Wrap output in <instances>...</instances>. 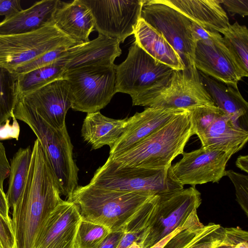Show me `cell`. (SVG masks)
Returning <instances> with one entry per match:
<instances>
[{"label":"cell","mask_w":248,"mask_h":248,"mask_svg":"<svg viewBox=\"0 0 248 248\" xmlns=\"http://www.w3.org/2000/svg\"><path fill=\"white\" fill-rule=\"evenodd\" d=\"M55 175L39 140L32 148L26 183L12 208L15 248H33L50 214L63 200Z\"/></svg>","instance_id":"6da1fadb"},{"label":"cell","mask_w":248,"mask_h":248,"mask_svg":"<svg viewBox=\"0 0 248 248\" xmlns=\"http://www.w3.org/2000/svg\"><path fill=\"white\" fill-rule=\"evenodd\" d=\"M154 195L94 186H78L67 200L77 207L82 220L124 232L128 223Z\"/></svg>","instance_id":"7a4b0ae2"},{"label":"cell","mask_w":248,"mask_h":248,"mask_svg":"<svg viewBox=\"0 0 248 248\" xmlns=\"http://www.w3.org/2000/svg\"><path fill=\"white\" fill-rule=\"evenodd\" d=\"M192 135L189 111L186 109L128 150L108 158L121 167L169 168Z\"/></svg>","instance_id":"3957f363"},{"label":"cell","mask_w":248,"mask_h":248,"mask_svg":"<svg viewBox=\"0 0 248 248\" xmlns=\"http://www.w3.org/2000/svg\"><path fill=\"white\" fill-rule=\"evenodd\" d=\"M13 114L26 124L39 140L59 184L61 195L67 199L78 186V169L73 159V146L66 126L56 129L34 110L16 101Z\"/></svg>","instance_id":"277c9868"},{"label":"cell","mask_w":248,"mask_h":248,"mask_svg":"<svg viewBox=\"0 0 248 248\" xmlns=\"http://www.w3.org/2000/svg\"><path fill=\"white\" fill-rule=\"evenodd\" d=\"M202 203L201 193L191 186L158 195L148 225L138 243L149 248L176 228H200L197 210Z\"/></svg>","instance_id":"5b68a950"},{"label":"cell","mask_w":248,"mask_h":248,"mask_svg":"<svg viewBox=\"0 0 248 248\" xmlns=\"http://www.w3.org/2000/svg\"><path fill=\"white\" fill-rule=\"evenodd\" d=\"M133 106L188 109L200 106H216L201 81L195 65L173 70L160 83L131 96Z\"/></svg>","instance_id":"8992f818"},{"label":"cell","mask_w":248,"mask_h":248,"mask_svg":"<svg viewBox=\"0 0 248 248\" xmlns=\"http://www.w3.org/2000/svg\"><path fill=\"white\" fill-rule=\"evenodd\" d=\"M90 184L113 190L160 195L184 188L173 177L170 167L154 169L121 167L109 158L94 172Z\"/></svg>","instance_id":"52a82bcc"},{"label":"cell","mask_w":248,"mask_h":248,"mask_svg":"<svg viewBox=\"0 0 248 248\" xmlns=\"http://www.w3.org/2000/svg\"><path fill=\"white\" fill-rule=\"evenodd\" d=\"M115 67L91 66L66 71L63 78L69 84L71 108L88 113L105 107L116 93Z\"/></svg>","instance_id":"ba28073f"},{"label":"cell","mask_w":248,"mask_h":248,"mask_svg":"<svg viewBox=\"0 0 248 248\" xmlns=\"http://www.w3.org/2000/svg\"><path fill=\"white\" fill-rule=\"evenodd\" d=\"M78 44L54 24L29 33L0 35V67L12 72L49 51Z\"/></svg>","instance_id":"9c48e42d"},{"label":"cell","mask_w":248,"mask_h":248,"mask_svg":"<svg viewBox=\"0 0 248 248\" xmlns=\"http://www.w3.org/2000/svg\"><path fill=\"white\" fill-rule=\"evenodd\" d=\"M140 18L162 35L177 53L185 68L195 65L197 41L189 19L157 0H144Z\"/></svg>","instance_id":"30bf717a"},{"label":"cell","mask_w":248,"mask_h":248,"mask_svg":"<svg viewBox=\"0 0 248 248\" xmlns=\"http://www.w3.org/2000/svg\"><path fill=\"white\" fill-rule=\"evenodd\" d=\"M115 92L139 94L170 77L173 69L154 59L134 42L128 55L115 65Z\"/></svg>","instance_id":"8fae6325"},{"label":"cell","mask_w":248,"mask_h":248,"mask_svg":"<svg viewBox=\"0 0 248 248\" xmlns=\"http://www.w3.org/2000/svg\"><path fill=\"white\" fill-rule=\"evenodd\" d=\"M90 10L99 34L123 43L134 34L144 0H80Z\"/></svg>","instance_id":"7c38bea8"},{"label":"cell","mask_w":248,"mask_h":248,"mask_svg":"<svg viewBox=\"0 0 248 248\" xmlns=\"http://www.w3.org/2000/svg\"><path fill=\"white\" fill-rule=\"evenodd\" d=\"M182 155V158L171 166V171L182 186H191L218 182L225 176L226 164L232 156L223 151L202 146Z\"/></svg>","instance_id":"4fadbf2b"},{"label":"cell","mask_w":248,"mask_h":248,"mask_svg":"<svg viewBox=\"0 0 248 248\" xmlns=\"http://www.w3.org/2000/svg\"><path fill=\"white\" fill-rule=\"evenodd\" d=\"M18 101L34 110L49 125L62 129L71 107L69 84L64 79L53 81L26 94H17Z\"/></svg>","instance_id":"5bb4252c"},{"label":"cell","mask_w":248,"mask_h":248,"mask_svg":"<svg viewBox=\"0 0 248 248\" xmlns=\"http://www.w3.org/2000/svg\"><path fill=\"white\" fill-rule=\"evenodd\" d=\"M82 220L77 206L63 201L50 214L33 248H75V240Z\"/></svg>","instance_id":"9a60e30c"},{"label":"cell","mask_w":248,"mask_h":248,"mask_svg":"<svg viewBox=\"0 0 248 248\" xmlns=\"http://www.w3.org/2000/svg\"><path fill=\"white\" fill-rule=\"evenodd\" d=\"M194 62L198 71L235 87L245 77L225 46L223 37L216 41H197Z\"/></svg>","instance_id":"2e32d148"},{"label":"cell","mask_w":248,"mask_h":248,"mask_svg":"<svg viewBox=\"0 0 248 248\" xmlns=\"http://www.w3.org/2000/svg\"><path fill=\"white\" fill-rule=\"evenodd\" d=\"M120 42L101 34L95 39L68 48L58 60L65 71L80 67L112 65L122 53Z\"/></svg>","instance_id":"e0dca14e"},{"label":"cell","mask_w":248,"mask_h":248,"mask_svg":"<svg viewBox=\"0 0 248 248\" xmlns=\"http://www.w3.org/2000/svg\"><path fill=\"white\" fill-rule=\"evenodd\" d=\"M186 109L146 107L128 118V124L109 155L120 154L133 147L172 120Z\"/></svg>","instance_id":"ac0fdd59"},{"label":"cell","mask_w":248,"mask_h":248,"mask_svg":"<svg viewBox=\"0 0 248 248\" xmlns=\"http://www.w3.org/2000/svg\"><path fill=\"white\" fill-rule=\"evenodd\" d=\"M178 11L203 29L222 34L231 24L221 0H157Z\"/></svg>","instance_id":"d6986e66"},{"label":"cell","mask_w":248,"mask_h":248,"mask_svg":"<svg viewBox=\"0 0 248 248\" xmlns=\"http://www.w3.org/2000/svg\"><path fill=\"white\" fill-rule=\"evenodd\" d=\"M59 0H43L19 11L0 22V35L29 33L54 24Z\"/></svg>","instance_id":"ffe728a7"},{"label":"cell","mask_w":248,"mask_h":248,"mask_svg":"<svg viewBox=\"0 0 248 248\" xmlns=\"http://www.w3.org/2000/svg\"><path fill=\"white\" fill-rule=\"evenodd\" d=\"M200 140L202 147L221 151L232 156L247 142L248 131L224 113L212 123Z\"/></svg>","instance_id":"44dd1931"},{"label":"cell","mask_w":248,"mask_h":248,"mask_svg":"<svg viewBox=\"0 0 248 248\" xmlns=\"http://www.w3.org/2000/svg\"><path fill=\"white\" fill-rule=\"evenodd\" d=\"M54 24L78 44L88 42L89 36L94 28L93 16L80 0L69 2L60 0L54 16Z\"/></svg>","instance_id":"7402d4cb"},{"label":"cell","mask_w":248,"mask_h":248,"mask_svg":"<svg viewBox=\"0 0 248 248\" xmlns=\"http://www.w3.org/2000/svg\"><path fill=\"white\" fill-rule=\"evenodd\" d=\"M128 123V118H110L99 111L88 113L83 122L81 136L92 149L96 150L105 145L111 149L124 132Z\"/></svg>","instance_id":"603a6c76"},{"label":"cell","mask_w":248,"mask_h":248,"mask_svg":"<svg viewBox=\"0 0 248 248\" xmlns=\"http://www.w3.org/2000/svg\"><path fill=\"white\" fill-rule=\"evenodd\" d=\"M198 71L201 81L215 105L230 115L239 125L241 120L247 125L248 103L238 87L226 84Z\"/></svg>","instance_id":"cb8c5ba5"},{"label":"cell","mask_w":248,"mask_h":248,"mask_svg":"<svg viewBox=\"0 0 248 248\" xmlns=\"http://www.w3.org/2000/svg\"><path fill=\"white\" fill-rule=\"evenodd\" d=\"M135 42L150 56L173 70L185 66L179 56L162 35L140 18L136 26Z\"/></svg>","instance_id":"d4e9b609"},{"label":"cell","mask_w":248,"mask_h":248,"mask_svg":"<svg viewBox=\"0 0 248 248\" xmlns=\"http://www.w3.org/2000/svg\"><path fill=\"white\" fill-rule=\"evenodd\" d=\"M224 228L209 223L197 233L187 232L173 237L164 248H213L221 242Z\"/></svg>","instance_id":"484cf974"},{"label":"cell","mask_w":248,"mask_h":248,"mask_svg":"<svg viewBox=\"0 0 248 248\" xmlns=\"http://www.w3.org/2000/svg\"><path fill=\"white\" fill-rule=\"evenodd\" d=\"M32 154L30 146L20 148L11 160L9 186L6 194L9 208L16 204L24 188Z\"/></svg>","instance_id":"4316f807"},{"label":"cell","mask_w":248,"mask_h":248,"mask_svg":"<svg viewBox=\"0 0 248 248\" xmlns=\"http://www.w3.org/2000/svg\"><path fill=\"white\" fill-rule=\"evenodd\" d=\"M65 68L58 60L47 65L20 74L16 78L17 94H26L57 79L63 78Z\"/></svg>","instance_id":"83f0119b"},{"label":"cell","mask_w":248,"mask_h":248,"mask_svg":"<svg viewBox=\"0 0 248 248\" xmlns=\"http://www.w3.org/2000/svg\"><path fill=\"white\" fill-rule=\"evenodd\" d=\"M223 42L245 77L248 76V30L238 22L223 34Z\"/></svg>","instance_id":"f1b7e54d"},{"label":"cell","mask_w":248,"mask_h":248,"mask_svg":"<svg viewBox=\"0 0 248 248\" xmlns=\"http://www.w3.org/2000/svg\"><path fill=\"white\" fill-rule=\"evenodd\" d=\"M17 77L8 70L0 67V126L11 118L17 98Z\"/></svg>","instance_id":"f546056e"},{"label":"cell","mask_w":248,"mask_h":248,"mask_svg":"<svg viewBox=\"0 0 248 248\" xmlns=\"http://www.w3.org/2000/svg\"><path fill=\"white\" fill-rule=\"evenodd\" d=\"M111 232L103 225L82 219L76 237L75 248H99Z\"/></svg>","instance_id":"4dcf8cb0"},{"label":"cell","mask_w":248,"mask_h":248,"mask_svg":"<svg viewBox=\"0 0 248 248\" xmlns=\"http://www.w3.org/2000/svg\"><path fill=\"white\" fill-rule=\"evenodd\" d=\"M189 111L193 135L199 139L212 123L225 113L216 106H200L187 109Z\"/></svg>","instance_id":"1f68e13d"},{"label":"cell","mask_w":248,"mask_h":248,"mask_svg":"<svg viewBox=\"0 0 248 248\" xmlns=\"http://www.w3.org/2000/svg\"><path fill=\"white\" fill-rule=\"evenodd\" d=\"M68 48L69 47H61L49 51L36 59L15 69L11 72L17 77L20 74L52 63L57 61Z\"/></svg>","instance_id":"d6a6232c"},{"label":"cell","mask_w":248,"mask_h":248,"mask_svg":"<svg viewBox=\"0 0 248 248\" xmlns=\"http://www.w3.org/2000/svg\"><path fill=\"white\" fill-rule=\"evenodd\" d=\"M225 176H228L233 183L235 190L236 201L248 217V177L232 170H225Z\"/></svg>","instance_id":"836d02e7"},{"label":"cell","mask_w":248,"mask_h":248,"mask_svg":"<svg viewBox=\"0 0 248 248\" xmlns=\"http://www.w3.org/2000/svg\"><path fill=\"white\" fill-rule=\"evenodd\" d=\"M213 248H248V232L240 228H224L223 237Z\"/></svg>","instance_id":"e575fe53"},{"label":"cell","mask_w":248,"mask_h":248,"mask_svg":"<svg viewBox=\"0 0 248 248\" xmlns=\"http://www.w3.org/2000/svg\"><path fill=\"white\" fill-rule=\"evenodd\" d=\"M0 242L3 248H15V238L11 222L0 214Z\"/></svg>","instance_id":"d590c367"},{"label":"cell","mask_w":248,"mask_h":248,"mask_svg":"<svg viewBox=\"0 0 248 248\" xmlns=\"http://www.w3.org/2000/svg\"><path fill=\"white\" fill-rule=\"evenodd\" d=\"M221 4L232 16H248V0H221Z\"/></svg>","instance_id":"8d00e7d4"},{"label":"cell","mask_w":248,"mask_h":248,"mask_svg":"<svg viewBox=\"0 0 248 248\" xmlns=\"http://www.w3.org/2000/svg\"><path fill=\"white\" fill-rule=\"evenodd\" d=\"M191 28L194 38L197 42L198 41H216L222 37L220 33L206 30L192 22H191Z\"/></svg>","instance_id":"74e56055"},{"label":"cell","mask_w":248,"mask_h":248,"mask_svg":"<svg viewBox=\"0 0 248 248\" xmlns=\"http://www.w3.org/2000/svg\"><path fill=\"white\" fill-rule=\"evenodd\" d=\"M20 2L18 0H0V16L7 18L21 11Z\"/></svg>","instance_id":"f35d334b"},{"label":"cell","mask_w":248,"mask_h":248,"mask_svg":"<svg viewBox=\"0 0 248 248\" xmlns=\"http://www.w3.org/2000/svg\"><path fill=\"white\" fill-rule=\"evenodd\" d=\"M13 124L12 125L9 124L10 120L7 121L0 128V139H7L9 138H14L18 139L19 134V127L17 123L16 119L14 117L12 118Z\"/></svg>","instance_id":"ab89813d"},{"label":"cell","mask_w":248,"mask_h":248,"mask_svg":"<svg viewBox=\"0 0 248 248\" xmlns=\"http://www.w3.org/2000/svg\"><path fill=\"white\" fill-rule=\"evenodd\" d=\"M10 169L4 146L0 141V187L2 190L4 181L9 175Z\"/></svg>","instance_id":"60d3db41"},{"label":"cell","mask_w":248,"mask_h":248,"mask_svg":"<svg viewBox=\"0 0 248 248\" xmlns=\"http://www.w3.org/2000/svg\"><path fill=\"white\" fill-rule=\"evenodd\" d=\"M124 234V232H111L104 240L99 248H117Z\"/></svg>","instance_id":"b9f144b4"},{"label":"cell","mask_w":248,"mask_h":248,"mask_svg":"<svg viewBox=\"0 0 248 248\" xmlns=\"http://www.w3.org/2000/svg\"><path fill=\"white\" fill-rule=\"evenodd\" d=\"M9 209L6 194L4 190L0 187V214L6 220L11 222V219L9 216Z\"/></svg>","instance_id":"7bdbcfd3"},{"label":"cell","mask_w":248,"mask_h":248,"mask_svg":"<svg viewBox=\"0 0 248 248\" xmlns=\"http://www.w3.org/2000/svg\"><path fill=\"white\" fill-rule=\"evenodd\" d=\"M185 229H184L183 228L181 227L176 228L171 232L163 237L159 241L157 242L154 245H153L149 248H163L165 247V246L167 244V243L173 236H174L177 233H178L179 232Z\"/></svg>","instance_id":"ee69618b"},{"label":"cell","mask_w":248,"mask_h":248,"mask_svg":"<svg viewBox=\"0 0 248 248\" xmlns=\"http://www.w3.org/2000/svg\"><path fill=\"white\" fill-rule=\"evenodd\" d=\"M236 166L242 170L248 172V156L239 155L235 162Z\"/></svg>","instance_id":"f6af8a7d"},{"label":"cell","mask_w":248,"mask_h":248,"mask_svg":"<svg viewBox=\"0 0 248 248\" xmlns=\"http://www.w3.org/2000/svg\"><path fill=\"white\" fill-rule=\"evenodd\" d=\"M127 248H141V247L137 243L134 242Z\"/></svg>","instance_id":"bcb514c9"},{"label":"cell","mask_w":248,"mask_h":248,"mask_svg":"<svg viewBox=\"0 0 248 248\" xmlns=\"http://www.w3.org/2000/svg\"><path fill=\"white\" fill-rule=\"evenodd\" d=\"M0 248H3L2 246H1V244L0 243Z\"/></svg>","instance_id":"7dc6e473"}]
</instances>
